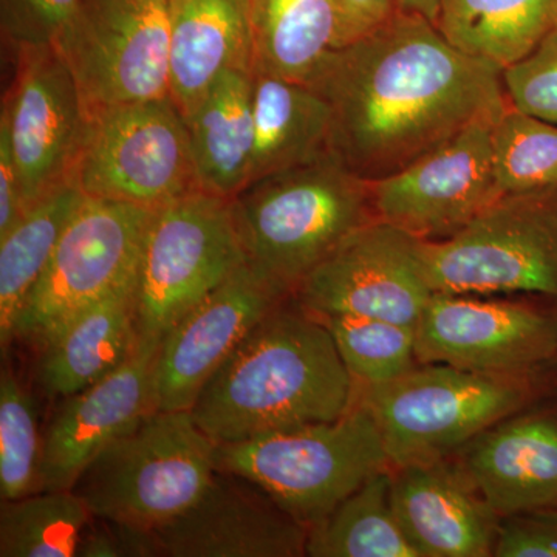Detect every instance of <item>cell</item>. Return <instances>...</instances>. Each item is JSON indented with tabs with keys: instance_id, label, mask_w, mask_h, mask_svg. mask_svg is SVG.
I'll use <instances>...</instances> for the list:
<instances>
[{
	"instance_id": "cell-1",
	"label": "cell",
	"mask_w": 557,
	"mask_h": 557,
	"mask_svg": "<svg viewBox=\"0 0 557 557\" xmlns=\"http://www.w3.org/2000/svg\"><path fill=\"white\" fill-rule=\"evenodd\" d=\"M310 86L332 113L330 152L368 182L509 106L500 69L458 50L426 17L401 10L379 30L333 50Z\"/></svg>"
},
{
	"instance_id": "cell-2",
	"label": "cell",
	"mask_w": 557,
	"mask_h": 557,
	"mask_svg": "<svg viewBox=\"0 0 557 557\" xmlns=\"http://www.w3.org/2000/svg\"><path fill=\"white\" fill-rule=\"evenodd\" d=\"M357 398L327 325L292 296L215 370L189 412L222 445L338 420Z\"/></svg>"
},
{
	"instance_id": "cell-3",
	"label": "cell",
	"mask_w": 557,
	"mask_h": 557,
	"mask_svg": "<svg viewBox=\"0 0 557 557\" xmlns=\"http://www.w3.org/2000/svg\"><path fill=\"white\" fill-rule=\"evenodd\" d=\"M231 209L249 265L292 296L333 249L375 219L368 180L330 150L249 183Z\"/></svg>"
},
{
	"instance_id": "cell-4",
	"label": "cell",
	"mask_w": 557,
	"mask_h": 557,
	"mask_svg": "<svg viewBox=\"0 0 557 557\" xmlns=\"http://www.w3.org/2000/svg\"><path fill=\"white\" fill-rule=\"evenodd\" d=\"M218 469V443L189 410H156L102 449L73 491L94 519L150 533L193 507Z\"/></svg>"
},
{
	"instance_id": "cell-5",
	"label": "cell",
	"mask_w": 557,
	"mask_h": 557,
	"mask_svg": "<svg viewBox=\"0 0 557 557\" xmlns=\"http://www.w3.org/2000/svg\"><path fill=\"white\" fill-rule=\"evenodd\" d=\"M541 394V373L493 375L445 364H418L391 383L358 387L391 468L456 456Z\"/></svg>"
},
{
	"instance_id": "cell-6",
	"label": "cell",
	"mask_w": 557,
	"mask_h": 557,
	"mask_svg": "<svg viewBox=\"0 0 557 557\" xmlns=\"http://www.w3.org/2000/svg\"><path fill=\"white\" fill-rule=\"evenodd\" d=\"M218 468L251 480L310 530L391 461L375 420L357 398L329 423L222 443Z\"/></svg>"
},
{
	"instance_id": "cell-7",
	"label": "cell",
	"mask_w": 557,
	"mask_h": 557,
	"mask_svg": "<svg viewBox=\"0 0 557 557\" xmlns=\"http://www.w3.org/2000/svg\"><path fill=\"white\" fill-rule=\"evenodd\" d=\"M434 293H536L557 302V189L508 194L453 236L423 240Z\"/></svg>"
},
{
	"instance_id": "cell-8",
	"label": "cell",
	"mask_w": 557,
	"mask_h": 557,
	"mask_svg": "<svg viewBox=\"0 0 557 557\" xmlns=\"http://www.w3.org/2000/svg\"><path fill=\"white\" fill-rule=\"evenodd\" d=\"M70 180L86 197L148 209L201 190L188 124L171 97L90 113Z\"/></svg>"
},
{
	"instance_id": "cell-9",
	"label": "cell",
	"mask_w": 557,
	"mask_h": 557,
	"mask_svg": "<svg viewBox=\"0 0 557 557\" xmlns=\"http://www.w3.org/2000/svg\"><path fill=\"white\" fill-rule=\"evenodd\" d=\"M245 260L230 199L197 190L156 209L135 288L139 339L160 344Z\"/></svg>"
},
{
	"instance_id": "cell-10",
	"label": "cell",
	"mask_w": 557,
	"mask_h": 557,
	"mask_svg": "<svg viewBox=\"0 0 557 557\" xmlns=\"http://www.w3.org/2000/svg\"><path fill=\"white\" fill-rule=\"evenodd\" d=\"M153 211L84 197L22 307L14 339L39 347L81 311L137 287L139 259Z\"/></svg>"
},
{
	"instance_id": "cell-11",
	"label": "cell",
	"mask_w": 557,
	"mask_h": 557,
	"mask_svg": "<svg viewBox=\"0 0 557 557\" xmlns=\"http://www.w3.org/2000/svg\"><path fill=\"white\" fill-rule=\"evenodd\" d=\"M58 46L87 115L170 98V0H81Z\"/></svg>"
},
{
	"instance_id": "cell-12",
	"label": "cell",
	"mask_w": 557,
	"mask_h": 557,
	"mask_svg": "<svg viewBox=\"0 0 557 557\" xmlns=\"http://www.w3.org/2000/svg\"><path fill=\"white\" fill-rule=\"evenodd\" d=\"M432 295L423 239L373 219L333 249L293 298L318 318H375L416 327Z\"/></svg>"
},
{
	"instance_id": "cell-13",
	"label": "cell",
	"mask_w": 557,
	"mask_h": 557,
	"mask_svg": "<svg viewBox=\"0 0 557 557\" xmlns=\"http://www.w3.org/2000/svg\"><path fill=\"white\" fill-rule=\"evenodd\" d=\"M86 104L58 44L14 50V76L2 101L25 207L72 177L86 137Z\"/></svg>"
},
{
	"instance_id": "cell-14",
	"label": "cell",
	"mask_w": 557,
	"mask_h": 557,
	"mask_svg": "<svg viewBox=\"0 0 557 557\" xmlns=\"http://www.w3.org/2000/svg\"><path fill=\"white\" fill-rule=\"evenodd\" d=\"M497 120L475 121L403 170L369 182L375 219L423 240L465 228L502 197L494 168Z\"/></svg>"
},
{
	"instance_id": "cell-15",
	"label": "cell",
	"mask_w": 557,
	"mask_h": 557,
	"mask_svg": "<svg viewBox=\"0 0 557 557\" xmlns=\"http://www.w3.org/2000/svg\"><path fill=\"white\" fill-rule=\"evenodd\" d=\"M420 364L493 375L542 373L557 362V307L434 293L416 325Z\"/></svg>"
},
{
	"instance_id": "cell-16",
	"label": "cell",
	"mask_w": 557,
	"mask_h": 557,
	"mask_svg": "<svg viewBox=\"0 0 557 557\" xmlns=\"http://www.w3.org/2000/svg\"><path fill=\"white\" fill-rule=\"evenodd\" d=\"M288 298L245 260L161 339L153 364L157 410H190L215 370Z\"/></svg>"
},
{
	"instance_id": "cell-17",
	"label": "cell",
	"mask_w": 557,
	"mask_h": 557,
	"mask_svg": "<svg viewBox=\"0 0 557 557\" xmlns=\"http://www.w3.org/2000/svg\"><path fill=\"white\" fill-rule=\"evenodd\" d=\"M309 528L251 480L215 472L205 493L177 519L150 531L156 557H302Z\"/></svg>"
},
{
	"instance_id": "cell-18",
	"label": "cell",
	"mask_w": 557,
	"mask_h": 557,
	"mask_svg": "<svg viewBox=\"0 0 557 557\" xmlns=\"http://www.w3.org/2000/svg\"><path fill=\"white\" fill-rule=\"evenodd\" d=\"M159 344L139 339L119 369L61 399L44 432L39 490H73L91 460L141 418L156 412L153 364Z\"/></svg>"
},
{
	"instance_id": "cell-19",
	"label": "cell",
	"mask_w": 557,
	"mask_h": 557,
	"mask_svg": "<svg viewBox=\"0 0 557 557\" xmlns=\"http://www.w3.org/2000/svg\"><path fill=\"white\" fill-rule=\"evenodd\" d=\"M454 457L500 519L557 507V406H528Z\"/></svg>"
},
{
	"instance_id": "cell-20",
	"label": "cell",
	"mask_w": 557,
	"mask_h": 557,
	"mask_svg": "<svg viewBox=\"0 0 557 557\" xmlns=\"http://www.w3.org/2000/svg\"><path fill=\"white\" fill-rule=\"evenodd\" d=\"M391 498L421 557L494 555L502 519L456 457L392 468Z\"/></svg>"
},
{
	"instance_id": "cell-21",
	"label": "cell",
	"mask_w": 557,
	"mask_h": 557,
	"mask_svg": "<svg viewBox=\"0 0 557 557\" xmlns=\"http://www.w3.org/2000/svg\"><path fill=\"white\" fill-rule=\"evenodd\" d=\"M231 70L252 72L248 0H170V95L185 120Z\"/></svg>"
},
{
	"instance_id": "cell-22",
	"label": "cell",
	"mask_w": 557,
	"mask_h": 557,
	"mask_svg": "<svg viewBox=\"0 0 557 557\" xmlns=\"http://www.w3.org/2000/svg\"><path fill=\"white\" fill-rule=\"evenodd\" d=\"M135 288L95 304L38 347L36 381L47 397H72L120 368L139 343Z\"/></svg>"
},
{
	"instance_id": "cell-23",
	"label": "cell",
	"mask_w": 557,
	"mask_h": 557,
	"mask_svg": "<svg viewBox=\"0 0 557 557\" xmlns=\"http://www.w3.org/2000/svg\"><path fill=\"white\" fill-rule=\"evenodd\" d=\"M186 124L201 190L231 200L247 188L255 156L252 72L223 73Z\"/></svg>"
},
{
	"instance_id": "cell-24",
	"label": "cell",
	"mask_w": 557,
	"mask_h": 557,
	"mask_svg": "<svg viewBox=\"0 0 557 557\" xmlns=\"http://www.w3.org/2000/svg\"><path fill=\"white\" fill-rule=\"evenodd\" d=\"M252 119L255 156L249 183L329 152L332 113L310 84L252 70Z\"/></svg>"
},
{
	"instance_id": "cell-25",
	"label": "cell",
	"mask_w": 557,
	"mask_h": 557,
	"mask_svg": "<svg viewBox=\"0 0 557 557\" xmlns=\"http://www.w3.org/2000/svg\"><path fill=\"white\" fill-rule=\"evenodd\" d=\"M252 70L310 84L339 47L338 0H248Z\"/></svg>"
},
{
	"instance_id": "cell-26",
	"label": "cell",
	"mask_w": 557,
	"mask_h": 557,
	"mask_svg": "<svg viewBox=\"0 0 557 557\" xmlns=\"http://www.w3.org/2000/svg\"><path fill=\"white\" fill-rule=\"evenodd\" d=\"M440 33L458 50L504 70L557 28V0H442Z\"/></svg>"
},
{
	"instance_id": "cell-27",
	"label": "cell",
	"mask_w": 557,
	"mask_h": 557,
	"mask_svg": "<svg viewBox=\"0 0 557 557\" xmlns=\"http://www.w3.org/2000/svg\"><path fill=\"white\" fill-rule=\"evenodd\" d=\"M73 180L44 197L0 239V344L14 341L22 307L53 258L62 234L84 200Z\"/></svg>"
},
{
	"instance_id": "cell-28",
	"label": "cell",
	"mask_w": 557,
	"mask_h": 557,
	"mask_svg": "<svg viewBox=\"0 0 557 557\" xmlns=\"http://www.w3.org/2000/svg\"><path fill=\"white\" fill-rule=\"evenodd\" d=\"M392 468L357 491L309 530V557H421L399 525L391 498Z\"/></svg>"
},
{
	"instance_id": "cell-29",
	"label": "cell",
	"mask_w": 557,
	"mask_h": 557,
	"mask_svg": "<svg viewBox=\"0 0 557 557\" xmlns=\"http://www.w3.org/2000/svg\"><path fill=\"white\" fill-rule=\"evenodd\" d=\"M73 490L38 491L0 502V557H75L90 525Z\"/></svg>"
},
{
	"instance_id": "cell-30",
	"label": "cell",
	"mask_w": 557,
	"mask_h": 557,
	"mask_svg": "<svg viewBox=\"0 0 557 557\" xmlns=\"http://www.w3.org/2000/svg\"><path fill=\"white\" fill-rule=\"evenodd\" d=\"M358 387L381 386L417 368L416 327L375 318H319Z\"/></svg>"
},
{
	"instance_id": "cell-31",
	"label": "cell",
	"mask_w": 557,
	"mask_h": 557,
	"mask_svg": "<svg viewBox=\"0 0 557 557\" xmlns=\"http://www.w3.org/2000/svg\"><path fill=\"white\" fill-rule=\"evenodd\" d=\"M493 146L502 196L557 189V124L508 106L494 124Z\"/></svg>"
},
{
	"instance_id": "cell-32",
	"label": "cell",
	"mask_w": 557,
	"mask_h": 557,
	"mask_svg": "<svg viewBox=\"0 0 557 557\" xmlns=\"http://www.w3.org/2000/svg\"><path fill=\"white\" fill-rule=\"evenodd\" d=\"M44 432L35 399L11 368L0 373V498L38 493Z\"/></svg>"
},
{
	"instance_id": "cell-33",
	"label": "cell",
	"mask_w": 557,
	"mask_h": 557,
	"mask_svg": "<svg viewBox=\"0 0 557 557\" xmlns=\"http://www.w3.org/2000/svg\"><path fill=\"white\" fill-rule=\"evenodd\" d=\"M511 108L557 124V28L523 58L502 70Z\"/></svg>"
},
{
	"instance_id": "cell-34",
	"label": "cell",
	"mask_w": 557,
	"mask_h": 557,
	"mask_svg": "<svg viewBox=\"0 0 557 557\" xmlns=\"http://www.w3.org/2000/svg\"><path fill=\"white\" fill-rule=\"evenodd\" d=\"M79 7L81 0H0L2 38L13 50L58 44Z\"/></svg>"
},
{
	"instance_id": "cell-35",
	"label": "cell",
	"mask_w": 557,
	"mask_h": 557,
	"mask_svg": "<svg viewBox=\"0 0 557 557\" xmlns=\"http://www.w3.org/2000/svg\"><path fill=\"white\" fill-rule=\"evenodd\" d=\"M493 556L557 557V507L502 519Z\"/></svg>"
},
{
	"instance_id": "cell-36",
	"label": "cell",
	"mask_w": 557,
	"mask_h": 557,
	"mask_svg": "<svg viewBox=\"0 0 557 557\" xmlns=\"http://www.w3.org/2000/svg\"><path fill=\"white\" fill-rule=\"evenodd\" d=\"M338 3L339 47L379 30L399 11L397 0H338Z\"/></svg>"
},
{
	"instance_id": "cell-37",
	"label": "cell",
	"mask_w": 557,
	"mask_h": 557,
	"mask_svg": "<svg viewBox=\"0 0 557 557\" xmlns=\"http://www.w3.org/2000/svg\"><path fill=\"white\" fill-rule=\"evenodd\" d=\"M27 214L20 171L5 127L0 126V239Z\"/></svg>"
},
{
	"instance_id": "cell-38",
	"label": "cell",
	"mask_w": 557,
	"mask_h": 557,
	"mask_svg": "<svg viewBox=\"0 0 557 557\" xmlns=\"http://www.w3.org/2000/svg\"><path fill=\"white\" fill-rule=\"evenodd\" d=\"M399 10L426 17L432 24L437 22L440 2L442 0H397Z\"/></svg>"
}]
</instances>
